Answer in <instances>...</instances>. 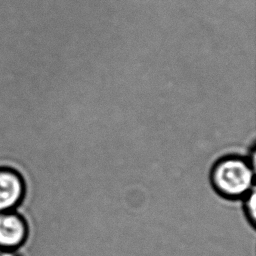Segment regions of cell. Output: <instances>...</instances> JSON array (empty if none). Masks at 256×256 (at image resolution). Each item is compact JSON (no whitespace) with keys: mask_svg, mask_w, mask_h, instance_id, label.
I'll use <instances>...</instances> for the list:
<instances>
[{"mask_svg":"<svg viewBox=\"0 0 256 256\" xmlns=\"http://www.w3.org/2000/svg\"><path fill=\"white\" fill-rule=\"evenodd\" d=\"M254 175L253 163L237 155H228L213 165L210 181L219 195L229 200H238L255 188Z\"/></svg>","mask_w":256,"mask_h":256,"instance_id":"1","label":"cell"},{"mask_svg":"<svg viewBox=\"0 0 256 256\" xmlns=\"http://www.w3.org/2000/svg\"><path fill=\"white\" fill-rule=\"evenodd\" d=\"M25 182L13 168L0 167V213L13 211L23 200Z\"/></svg>","mask_w":256,"mask_h":256,"instance_id":"2","label":"cell"},{"mask_svg":"<svg viewBox=\"0 0 256 256\" xmlns=\"http://www.w3.org/2000/svg\"><path fill=\"white\" fill-rule=\"evenodd\" d=\"M28 225L17 212L0 213V248L15 250L27 239Z\"/></svg>","mask_w":256,"mask_h":256,"instance_id":"3","label":"cell"},{"mask_svg":"<svg viewBox=\"0 0 256 256\" xmlns=\"http://www.w3.org/2000/svg\"><path fill=\"white\" fill-rule=\"evenodd\" d=\"M244 212L247 219L250 221L252 227H255L256 219V194L255 188H253L246 196L244 200Z\"/></svg>","mask_w":256,"mask_h":256,"instance_id":"4","label":"cell"},{"mask_svg":"<svg viewBox=\"0 0 256 256\" xmlns=\"http://www.w3.org/2000/svg\"><path fill=\"white\" fill-rule=\"evenodd\" d=\"M0 256H19L15 250L10 249H1L0 250Z\"/></svg>","mask_w":256,"mask_h":256,"instance_id":"5","label":"cell"}]
</instances>
